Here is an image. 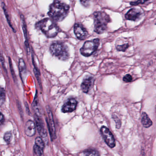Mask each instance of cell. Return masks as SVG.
<instances>
[{"label": "cell", "mask_w": 156, "mask_h": 156, "mask_svg": "<svg viewBox=\"0 0 156 156\" xmlns=\"http://www.w3.org/2000/svg\"><path fill=\"white\" fill-rule=\"evenodd\" d=\"M74 33L78 39L80 40H84L88 36L87 30L80 24L76 23L74 25Z\"/></svg>", "instance_id": "cell-9"}, {"label": "cell", "mask_w": 156, "mask_h": 156, "mask_svg": "<svg viewBox=\"0 0 156 156\" xmlns=\"http://www.w3.org/2000/svg\"><path fill=\"white\" fill-rule=\"evenodd\" d=\"M12 137V133L10 132H7L5 133L4 135V140L7 144H10Z\"/></svg>", "instance_id": "cell-25"}, {"label": "cell", "mask_w": 156, "mask_h": 156, "mask_svg": "<svg viewBox=\"0 0 156 156\" xmlns=\"http://www.w3.org/2000/svg\"><path fill=\"white\" fill-rule=\"evenodd\" d=\"M99 45L100 39L98 38L87 41L80 49L81 54L84 56H90L97 50Z\"/></svg>", "instance_id": "cell-5"}, {"label": "cell", "mask_w": 156, "mask_h": 156, "mask_svg": "<svg viewBox=\"0 0 156 156\" xmlns=\"http://www.w3.org/2000/svg\"><path fill=\"white\" fill-rule=\"evenodd\" d=\"M113 118L114 120V121H115V123H116V128H118V129H119L121 126V121H120V119L118 118V117L115 116V115H114V116L113 117Z\"/></svg>", "instance_id": "cell-27"}, {"label": "cell", "mask_w": 156, "mask_h": 156, "mask_svg": "<svg viewBox=\"0 0 156 156\" xmlns=\"http://www.w3.org/2000/svg\"><path fill=\"white\" fill-rule=\"evenodd\" d=\"M5 121L4 116L2 113L0 112V126L3 124Z\"/></svg>", "instance_id": "cell-32"}, {"label": "cell", "mask_w": 156, "mask_h": 156, "mask_svg": "<svg viewBox=\"0 0 156 156\" xmlns=\"http://www.w3.org/2000/svg\"><path fill=\"white\" fill-rule=\"evenodd\" d=\"M129 47V44L128 43L122 44H116V48L119 51H125L126 49Z\"/></svg>", "instance_id": "cell-24"}, {"label": "cell", "mask_w": 156, "mask_h": 156, "mask_svg": "<svg viewBox=\"0 0 156 156\" xmlns=\"http://www.w3.org/2000/svg\"><path fill=\"white\" fill-rule=\"evenodd\" d=\"M142 156H145V155L144 152H143V155H142Z\"/></svg>", "instance_id": "cell-33"}, {"label": "cell", "mask_w": 156, "mask_h": 156, "mask_svg": "<svg viewBox=\"0 0 156 156\" xmlns=\"http://www.w3.org/2000/svg\"><path fill=\"white\" fill-rule=\"evenodd\" d=\"M142 124L145 128H149L153 125V122L148 117L147 114L143 112L142 115Z\"/></svg>", "instance_id": "cell-17"}, {"label": "cell", "mask_w": 156, "mask_h": 156, "mask_svg": "<svg viewBox=\"0 0 156 156\" xmlns=\"http://www.w3.org/2000/svg\"><path fill=\"white\" fill-rule=\"evenodd\" d=\"M34 73L35 76L37 78V81H38V83H39V86H40V88H41V85H42V83H41V79H40V72L39 70L37 69V68L35 66L34 64Z\"/></svg>", "instance_id": "cell-22"}, {"label": "cell", "mask_w": 156, "mask_h": 156, "mask_svg": "<svg viewBox=\"0 0 156 156\" xmlns=\"http://www.w3.org/2000/svg\"><path fill=\"white\" fill-rule=\"evenodd\" d=\"M2 7L4 12L5 15V17H6L7 22H8V24L9 25L10 27H11V28H12V30L13 31V32L16 33V30H15L14 28L12 26V23H11V20H10V17H9V14H8V12H7L6 6H5V4L4 3V2L2 3Z\"/></svg>", "instance_id": "cell-18"}, {"label": "cell", "mask_w": 156, "mask_h": 156, "mask_svg": "<svg viewBox=\"0 0 156 156\" xmlns=\"http://www.w3.org/2000/svg\"><path fill=\"white\" fill-rule=\"evenodd\" d=\"M6 100V94L4 88L0 86V106L4 104Z\"/></svg>", "instance_id": "cell-19"}, {"label": "cell", "mask_w": 156, "mask_h": 156, "mask_svg": "<svg viewBox=\"0 0 156 156\" xmlns=\"http://www.w3.org/2000/svg\"><path fill=\"white\" fill-rule=\"evenodd\" d=\"M35 145L39 148L44 150L45 147L44 141L41 137H37L35 140Z\"/></svg>", "instance_id": "cell-21"}, {"label": "cell", "mask_w": 156, "mask_h": 156, "mask_svg": "<svg viewBox=\"0 0 156 156\" xmlns=\"http://www.w3.org/2000/svg\"><path fill=\"white\" fill-rule=\"evenodd\" d=\"M47 112L48 118L46 119L48 127L49 130L50 137L51 141H54L56 137V135L55 127V122H54V118H53V114L49 106L48 105L47 106Z\"/></svg>", "instance_id": "cell-7"}, {"label": "cell", "mask_w": 156, "mask_h": 156, "mask_svg": "<svg viewBox=\"0 0 156 156\" xmlns=\"http://www.w3.org/2000/svg\"><path fill=\"white\" fill-rule=\"evenodd\" d=\"M50 53L54 56L62 60H66L69 57V53L67 46L61 42L53 43L50 47Z\"/></svg>", "instance_id": "cell-4"}, {"label": "cell", "mask_w": 156, "mask_h": 156, "mask_svg": "<svg viewBox=\"0 0 156 156\" xmlns=\"http://www.w3.org/2000/svg\"><path fill=\"white\" fill-rule=\"evenodd\" d=\"M18 66H19L20 77H21L22 81L23 82L25 78H26V76L27 69L25 63L23 58L19 59Z\"/></svg>", "instance_id": "cell-15"}, {"label": "cell", "mask_w": 156, "mask_h": 156, "mask_svg": "<svg viewBox=\"0 0 156 156\" xmlns=\"http://www.w3.org/2000/svg\"><path fill=\"white\" fill-rule=\"evenodd\" d=\"M36 27L41 30L48 38L55 37L60 31L55 21L50 18H45L39 21L36 24Z\"/></svg>", "instance_id": "cell-2"}, {"label": "cell", "mask_w": 156, "mask_h": 156, "mask_svg": "<svg viewBox=\"0 0 156 156\" xmlns=\"http://www.w3.org/2000/svg\"><path fill=\"white\" fill-rule=\"evenodd\" d=\"M9 66H10V71H11V74H12V77L14 81L16 82V80H17V79H16V76L14 70L13 68L12 60H11V58H9Z\"/></svg>", "instance_id": "cell-23"}, {"label": "cell", "mask_w": 156, "mask_h": 156, "mask_svg": "<svg viewBox=\"0 0 156 156\" xmlns=\"http://www.w3.org/2000/svg\"><path fill=\"white\" fill-rule=\"evenodd\" d=\"M84 156H100L97 150L94 149H88L83 152Z\"/></svg>", "instance_id": "cell-20"}, {"label": "cell", "mask_w": 156, "mask_h": 156, "mask_svg": "<svg viewBox=\"0 0 156 156\" xmlns=\"http://www.w3.org/2000/svg\"><path fill=\"white\" fill-rule=\"evenodd\" d=\"M35 125L38 131V133L40 135L44 141H48L47 133L45 128L44 122L42 121L41 117L37 116L35 115Z\"/></svg>", "instance_id": "cell-8"}, {"label": "cell", "mask_w": 156, "mask_h": 156, "mask_svg": "<svg viewBox=\"0 0 156 156\" xmlns=\"http://www.w3.org/2000/svg\"><path fill=\"white\" fill-rule=\"evenodd\" d=\"M21 20L22 23V28H23V32L24 35L25 41V45L27 51V53L29 54L30 52V47H29V44L28 42V35H27V28L26 23L25 20L24 16L23 15H21Z\"/></svg>", "instance_id": "cell-14"}, {"label": "cell", "mask_w": 156, "mask_h": 156, "mask_svg": "<svg viewBox=\"0 0 156 156\" xmlns=\"http://www.w3.org/2000/svg\"><path fill=\"white\" fill-rule=\"evenodd\" d=\"M94 31L98 34L104 33L107 28L108 23L111 21L110 16L102 11L95 12L94 14Z\"/></svg>", "instance_id": "cell-3"}, {"label": "cell", "mask_w": 156, "mask_h": 156, "mask_svg": "<svg viewBox=\"0 0 156 156\" xmlns=\"http://www.w3.org/2000/svg\"><path fill=\"white\" fill-rule=\"evenodd\" d=\"M123 80L125 82H130L132 81V80H133V78H132V76L131 75L128 74V75H126L124 77Z\"/></svg>", "instance_id": "cell-31"}, {"label": "cell", "mask_w": 156, "mask_h": 156, "mask_svg": "<svg viewBox=\"0 0 156 156\" xmlns=\"http://www.w3.org/2000/svg\"><path fill=\"white\" fill-rule=\"evenodd\" d=\"M100 131L105 142L107 145L111 148H114L115 146V141L112 132L107 127L105 126L101 127Z\"/></svg>", "instance_id": "cell-6"}, {"label": "cell", "mask_w": 156, "mask_h": 156, "mask_svg": "<svg viewBox=\"0 0 156 156\" xmlns=\"http://www.w3.org/2000/svg\"><path fill=\"white\" fill-rule=\"evenodd\" d=\"M81 3L85 7H88L90 4V0H80Z\"/></svg>", "instance_id": "cell-30"}, {"label": "cell", "mask_w": 156, "mask_h": 156, "mask_svg": "<svg viewBox=\"0 0 156 156\" xmlns=\"http://www.w3.org/2000/svg\"><path fill=\"white\" fill-rule=\"evenodd\" d=\"M33 110L35 112V115H37V116L41 117V113L40 111V105H39V101H38V98L37 96V92L36 94L35 97L34 99V101H33Z\"/></svg>", "instance_id": "cell-16"}, {"label": "cell", "mask_w": 156, "mask_h": 156, "mask_svg": "<svg viewBox=\"0 0 156 156\" xmlns=\"http://www.w3.org/2000/svg\"><path fill=\"white\" fill-rule=\"evenodd\" d=\"M78 102L74 98H71L63 105L62 111L64 113H70L76 110Z\"/></svg>", "instance_id": "cell-10"}, {"label": "cell", "mask_w": 156, "mask_h": 156, "mask_svg": "<svg viewBox=\"0 0 156 156\" xmlns=\"http://www.w3.org/2000/svg\"><path fill=\"white\" fill-rule=\"evenodd\" d=\"M36 126L35 123L32 120H29L27 122L25 126V133L27 136H34L36 133Z\"/></svg>", "instance_id": "cell-12"}, {"label": "cell", "mask_w": 156, "mask_h": 156, "mask_svg": "<svg viewBox=\"0 0 156 156\" xmlns=\"http://www.w3.org/2000/svg\"><path fill=\"white\" fill-rule=\"evenodd\" d=\"M141 15L142 12L140 10L136 8H132L126 13L125 17L127 20L135 21L138 20Z\"/></svg>", "instance_id": "cell-11"}, {"label": "cell", "mask_w": 156, "mask_h": 156, "mask_svg": "<svg viewBox=\"0 0 156 156\" xmlns=\"http://www.w3.org/2000/svg\"><path fill=\"white\" fill-rule=\"evenodd\" d=\"M94 79L93 77L86 78L81 84L82 90L85 93H88L93 86Z\"/></svg>", "instance_id": "cell-13"}, {"label": "cell", "mask_w": 156, "mask_h": 156, "mask_svg": "<svg viewBox=\"0 0 156 156\" xmlns=\"http://www.w3.org/2000/svg\"><path fill=\"white\" fill-rule=\"evenodd\" d=\"M147 1H148V0H137L136 2H131L130 3V4L132 5H138L140 4H144Z\"/></svg>", "instance_id": "cell-29"}, {"label": "cell", "mask_w": 156, "mask_h": 156, "mask_svg": "<svg viewBox=\"0 0 156 156\" xmlns=\"http://www.w3.org/2000/svg\"><path fill=\"white\" fill-rule=\"evenodd\" d=\"M0 62H1V64L2 66L3 69H4V71L6 73V69L5 68V60L2 54L0 52Z\"/></svg>", "instance_id": "cell-28"}, {"label": "cell", "mask_w": 156, "mask_h": 156, "mask_svg": "<svg viewBox=\"0 0 156 156\" xmlns=\"http://www.w3.org/2000/svg\"><path fill=\"white\" fill-rule=\"evenodd\" d=\"M34 153L37 156H43L44 155V150L39 148L35 145H34Z\"/></svg>", "instance_id": "cell-26"}, {"label": "cell", "mask_w": 156, "mask_h": 156, "mask_svg": "<svg viewBox=\"0 0 156 156\" xmlns=\"http://www.w3.org/2000/svg\"><path fill=\"white\" fill-rule=\"evenodd\" d=\"M69 10V5L59 0H55L49 6L48 15L55 22H61L67 16Z\"/></svg>", "instance_id": "cell-1"}]
</instances>
